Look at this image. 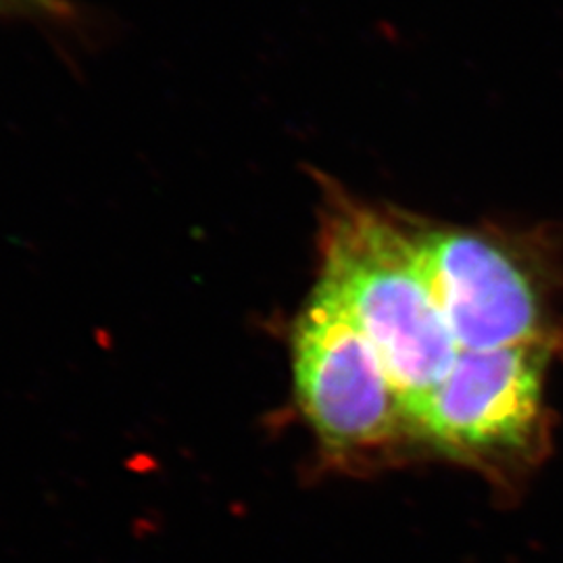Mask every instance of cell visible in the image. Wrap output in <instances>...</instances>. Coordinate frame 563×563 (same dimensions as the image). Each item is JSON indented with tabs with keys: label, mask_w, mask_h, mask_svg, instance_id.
Instances as JSON below:
<instances>
[{
	"label": "cell",
	"mask_w": 563,
	"mask_h": 563,
	"mask_svg": "<svg viewBox=\"0 0 563 563\" xmlns=\"http://www.w3.org/2000/svg\"><path fill=\"white\" fill-rule=\"evenodd\" d=\"M316 286L380 355L409 416L460 355L426 272L422 222L355 199L320 178Z\"/></svg>",
	"instance_id": "obj_1"
},
{
	"label": "cell",
	"mask_w": 563,
	"mask_h": 563,
	"mask_svg": "<svg viewBox=\"0 0 563 563\" xmlns=\"http://www.w3.org/2000/svg\"><path fill=\"white\" fill-rule=\"evenodd\" d=\"M288 353L295 402L325 465L372 472L422 444L380 355L320 286L290 322Z\"/></svg>",
	"instance_id": "obj_2"
},
{
	"label": "cell",
	"mask_w": 563,
	"mask_h": 563,
	"mask_svg": "<svg viewBox=\"0 0 563 563\" xmlns=\"http://www.w3.org/2000/svg\"><path fill=\"white\" fill-rule=\"evenodd\" d=\"M553 355L544 346L460 351L413 411L420 441L505 493L516 490L551 449L544 380Z\"/></svg>",
	"instance_id": "obj_3"
},
{
	"label": "cell",
	"mask_w": 563,
	"mask_h": 563,
	"mask_svg": "<svg viewBox=\"0 0 563 563\" xmlns=\"http://www.w3.org/2000/svg\"><path fill=\"white\" fill-rule=\"evenodd\" d=\"M423 263L460 351L563 349L558 272L537 239L422 223Z\"/></svg>",
	"instance_id": "obj_4"
},
{
	"label": "cell",
	"mask_w": 563,
	"mask_h": 563,
	"mask_svg": "<svg viewBox=\"0 0 563 563\" xmlns=\"http://www.w3.org/2000/svg\"><path fill=\"white\" fill-rule=\"evenodd\" d=\"M0 11L34 18H65L69 15V4L65 0H0Z\"/></svg>",
	"instance_id": "obj_5"
}]
</instances>
